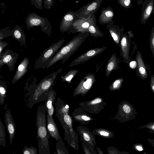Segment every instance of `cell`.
Here are the masks:
<instances>
[{
	"label": "cell",
	"mask_w": 154,
	"mask_h": 154,
	"mask_svg": "<svg viewBox=\"0 0 154 154\" xmlns=\"http://www.w3.org/2000/svg\"><path fill=\"white\" fill-rule=\"evenodd\" d=\"M62 71V69H59L43 78L38 84H36V79L33 76L28 79L24 89L27 91L26 94L29 109L40 102L47 101L48 90L54 86L55 79Z\"/></svg>",
	"instance_id": "6da1fadb"
},
{
	"label": "cell",
	"mask_w": 154,
	"mask_h": 154,
	"mask_svg": "<svg viewBox=\"0 0 154 154\" xmlns=\"http://www.w3.org/2000/svg\"><path fill=\"white\" fill-rule=\"evenodd\" d=\"M46 102L38 107L35 119L39 154H50L49 135L46 123Z\"/></svg>",
	"instance_id": "7a4b0ae2"
},
{
	"label": "cell",
	"mask_w": 154,
	"mask_h": 154,
	"mask_svg": "<svg viewBox=\"0 0 154 154\" xmlns=\"http://www.w3.org/2000/svg\"><path fill=\"white\" fill-rule=\"evenodd\" d=\"M89 34L88 32H81L74 36L56 53L46 68H48L60 60H61L62 64H64L84 43Z\"/></svg>",
	"instance_id": "3957f363"
},
{
	"label": "cell",
	"mask_w": 154,
	"mask_h": 154,
	"mask_svg": "<svg viewBox=\"0 0 154 154\" xmlns=\"http://www.w3.org/2000/svg\"><path fill=\"white\" fill-rule=\"evenodd\" d=\"M64 42V39H60L46 49L35 60L34 68L36 69L46 68L51 58L59 50Z\"/></svg>",
	"instance_id": "277c9868"
},
{
	"label": "cell",
	"mask_w": 154,
	"mask_h": 154,
	"mask_svg": "<svg viewBox=\"0 0 154 154\" xmlns=\"http://www.w3.org/2000/svg\"><path fill=\"white\" fill-rule=\"evenodd\" d=\"M26 23L28 30L35 26H40L43 32L50 36L52 32V26L48 19L41 16L35 13L28 14L26 19Z\"/></svg>",
	"instance_id": "5b68a950"
},
{
	"label": "cell",
	"mask_w": 154,
	"mask_h": 154,
	"mask_svg": "<svg viewBox=\"0 0 154 154\" xmlns=\"http://www.w3.org/2000/svg\"><path fill=\"white\" fill-rule=\"evenodd\" d=\"M103 0H94L75 11L76 18H90L98 10Z\"/></svg>",
	"instance_id": "8992f818"
},
{
	"label": "cell",
	"mask_w": 154,
	"mask_h": 154,
	"mask_svg": "<svg viewBox=\"0 0 154 154\" xmlns=\"http://www.w3.org/2000/svg\"><path fill=\"white\" fill-rule=\"evenodd\" d=\"M107 48L106 47H103L88 50L75 59L69 67H72L86 62L103 52Z\"/></svg>",
	"instance_id": "52a82bcc"
},
{
	"label": "cell",
	"mask_w": 154,
	"mask_h": 154,
	"mask_svg": "<svg viewBox=\"0 0 154 154\" xmlns=\"http://www.w3.org/2000/svg\"><path fill=\"white\" fill-rule=\"evenodd\" d=\"M19 57V54L11 49H8L0 54V69L5 64L7 65L9 70L13 71L15 64Z\"/></svg>",
	"instance_id": "ba28073f"
},
{
	"label": "cell",
	"mask_w": 154,
	"mask_h": 154,
	"mask_svg": "<svg viewBox=\"0 0 154 154\" xmlns=\"http://www.w3.org/2000/svg\"><path fill=\"white\" fill-rule=\"evenodd\" d=\"M130 37L127 34H124L120 42V55L123 62L128 64L131 61V58L129 53L131 46Z\"/></svg>",
	"instance_id": "9c48e42d"
},
{
	"label": "cell",
	"mask_w": 154,
	"mask_h": 154,
	"mask_svg": "<svg viewBox=\"0 0 154 154\" xmlns=\"http://www.w3.org/2000/svg\"><path fill=\"white\" fill-rule=\"evenodd\" d=\"M4 122L7 131L9 134L10 144L11 145L15 136L16 126L12 115L8 109L5 112Z\"/></svg>",
	"instance_id": "30bf717a"
},
{
	"label": "cell",
	"mask_w": 154,
	"mask_h": 154,
	"mask_svg": "<svg viewBox=\"0 0 154 154\" xmlns=\"http://www.w3.org/2000/svg\"><path fill=\"white\" fill-rule=\"evenodd\" d=\"M91 23L90 18H76L73 22L69 31H70L72 30L71 32L73 33L88 32V29Z\"/></svg>",
	"instance_id": "8fae6325"
},
{
	"label": "cell",
	"mask_w": 154,
	"mask_h": 154,
	"mask_svg": "<svg viewBox=\"0 0 154 154\" xmlns=\"http://www.w3.org/2000/svg\"><path fill=\"white\" fill-rule=\"evenodd\" d=\"M106 27L115 42L119 47L124 34V28L116 25L112 20L107 24Z\"/></svg>",
	"instance_id": "7c38bea8"
},
{
	"label": "cell",
	"mask_w": 154,
	"mask_h": 154,
	"mask_svg": "<svg viewBox=\"0 0 154 154\" xmlns=\"http://www.w3.org/2000/svg\"><path fill=\"white\" fill-rule=\"evenodd\" d=\"M30 67L29 59L26 57L21 61L11 81L14 84L20 79L27 72Z\"/></svg>",
	"instance_id": "4fadbf2b"
},
{
	"label": "cell",
	"mask_w": 154,
	"mask_h": 154,
	"mask_svg": "<svg viewBox=\"0 0 154 154\" xmlns=\"http://www.w3.org/2000/svg\"><path fill=\"white\" fill-rule=\"evenodd\" d=\"M76 18L75 11L70 10L67 12L63 17L60 26V30L63 33L69 31Z\"/></svg>",
	"instance_id": "5bb4252c"
},
{
	"label": "cell",
	"mask_w": 154,
	"mask_h": 154,
	"mask_svg": "<svg viewBox=\"0 0 154 154\" xmlns=\"http://www.w3.org/2000/svg\"><path fill=\"white\" fill-rule=\"evenodd\" d=\"M46 116L47 123V129L49 135L55 139L57 142L61 138L56 124L53 118L51 117L47 112Z\"/></svg>",
	"instance_id": "9a60e30c"
},
{
	"label": "cell",
	"mask_w": 154,
	"mask_h": 154,
	"mask_svg": "<svg viewBox=\"0 0 154 154\" xmlns=\"http://www.w3.org/2000/svg\"><path fill=\"white\" fill-rule=\"evenodd\" d=\"M114 15V12L111 7L103 8L99 18V23L101 24H107L112 20Z\"/></svg>",
	"instance_id": "2e32d148"
},
{
	"label": "cell",
	"mask_w": 154,
	"mask_h": 154,
	"mask_svg": "<svg viewBox=\"0 0 154 154\" xmlns=\"http://www.w3.org/2000/svg\"><path fill=\"white\" fill-rule=\"evenodd\" d=\"M136 60L138 74L142 79L144 80L147 77L148 74L141 53L139 51L137 52Z\"/></svg>",
	"instance_id": "e0dca14e"
},
{
	"label": "cell",
	"mask_w": 154,
	"mask_h": 154,
	"mask_svg": "<svg viewBox=\"0 0 154 154\" xmlns=\"http://www.w3.org/2000/svg\"><path fill=\"white\" fill-rule=\"evenodd\" d=\"M95 82L94 74L92 73H88L83 78L78 86V88L81 90H88Z\"/></svg>",
	"instance_id": "ac0fdd59"
},
{
	"label": "cell",
	"mask_w": 154,
	"mask_h": 154,
	"mask_svg": "<svg viewBox=\"0 0 154 154\" xmlns=\"http://www.w3.org/2000/svg\"><path fill=\"white\" fill-rule=\"evenodd\" d=\"M57 94L56 92L52 88H50L47 93V98L46 102V107L47 108V113L51 118L54 112L53 104L54 102Z\"/></svg>",
	"instance_id": "d6986e66"
},
{
	"label": "cell",
	"mask_w": 154,
	"mask_h": 154,
	"mask_svg": "<svg viewBox=\"0 0 154 154\" xmlns=\"http://www.w3.org/2000/svg\"><path fill=\"white\" fill-rule=\"evenodd\" d=\"M119 60L114 53L109 60L105 68V74L108 78L111 72L119 68Z\"/></svg>",
	"instance_id": "ffe728a7"
},
{
	"label": "cell",
	"mask_w": 154,
	"mask_h": 154,
	"mask_svg": "<svg viewBox=\"0 0 154 154\" xmlns=\"http://www.w3.org/2000/svg\"><path fill=\"white\" fill-rule=\"evenodd\" d=\"M12 32V36L17 40L20 44V46L25 45L26 42L25 34L22 28L17 25L11 29Z\"/></svg>",
	"instance_id": "44dd1931"
},
{
	"label": "cell",
	"mask_w": 154,
	"mask_h": 154,
	"mask_svg": "<svg viewBox=\"0 0 154 154\" xmlns=\"http://www.w3.org/2000/svg\"><path fill=\"white\" fill-rule=\"evenodd\" d=\"M90 19L91 23L88 29V32L90 35L94 38L103 37L104 34L99 29L97 25L95 14L90 18Z\"/></svg>",
	"instance_id": "7402d4cb"
},
{
	"label": "cell",
	"mask_w": 154,
	"mask_h": 154,
	"mask_svg": "<svg viewBox=\"0 0 154 154\" xmlns=\"http://www.w3.org/2000/svg\"><path fill=\"white\" fill-rule=\"evenodd\" d=\"M154 2L152 0L148 3L143 12L141 18V22L144 23L146 22L151 13L153 9Z\"/></svg>",
	"instance_id": "603a6c76"
},
{
	"label": "cell",
	"mask_w": 154,
	"mask_h": 154,
	"mask_svg": "<svg viewBox=\"0 0 154 154\" xmlns=\"http://www.w3.org/2000/svg\"><path fill=\"white\" fill-rule=\"evenodd\" d=\"M7 91V86L5 82L0 81V104L2 106L4 103Z\"/></svg>",
	"instance_id": "cb8c5ba5"
},
{
	"label": "cell",
	"mask_w": 154,
	"mask_h": 154,
	"mask_svg": "<svg viewBox=\"0 0 154 154\" xmlns=\"http://www.w3.org/2000/svg\"><path fill=\"white\" fill-rule=\"evenodd\" d=\"M79 70L78 69H71L66 74L61 77V82H68L71 83L72 79L77 74Z\"/></svg>",
	"instance_id": "d4e9b609"
},
{
	"label": "cell",
	"mask_w": 154,
	"mask_h": 154,
	"mask_svg": "<svg viewBox=\"0 0 154 154\" xmlns=\"http://www.w3.org/2000/svg\"><path fill=\"white\" fill-rule=\"evenodd\" d=\"M0 145L6 146L5 132L4 125L0 119Z\"/></svg>",
	"instance_id": "484cf974"
},
{
	"label": "cell",
	"mask_w": 154,
	"mask_h": 154,
	"mask_svg": "<svg viewBox=\"0 0 154 154\" xmlns=\"http://www.w3.org/2000/svg\"><path fill=\"white\" fill-rule=\"evenodd\" d=\"M149 48L154 59V27L151 31L149 38Z\"/></svg>",
	"instance_id": "4316f807"
},
{
	"label": "cell",
	"mask_w": 154,
	"mask_h": 154,
	"mask_svg": "<svg viewBox=\"0 0 154 154\" xmlns=\"http://www.w3.org/2000/svg\"><path fill=\"white\" fill-rule=\"evenodd\" d=\"M37 149L33 146L28 147L26 145L24 146L23 150V154H37Z\"/></svg>",
	"instance_id": "83f0119b"
},
{
	"label": "cell",
	"mask_w": 154,
	"mask_h": 154,
	"mask_svg": "<svg viewBox=\"0 0 154 154\" xmlns=\"http://www.w3.org/2000/svg\"><path fill=\"white\" fill-rule=\"evenodd\" d=\"M124 81V79L122 77L118 78L116 79L112 83L111 87L113 89H116L119 88L122 85Z\"/></svg>",
	"instance_id": "f1b7e54d"
},
{
	"label": "cell",
	"mask_w": 154,
	"mask_h": 154,
	"mask_svg": "<svg viewBox=\"0 0 154 154\" xmlns=\"http://www.w3.org/2000/svg\"><path fill=\"white\" fill-rule=\"evenodd\" d=\"M12 32L11 30L6 29H3L0 31V40H2L5 38L12 36Z\"/></svg>",
	"instance_id": "f546056e"
},
{
	"label": "cell",
	"mask_w": 154,
	"mask_h": 154,
	"mask_svg": "<svg viewBox=\"0 0 154 154\" xmlns=\"http://www.w3.org/2000/svg\"><path fill=\"white\" fill-rule=\"evenodd\" d=\"M140 129L146 128L149 130L148 133L154 134V122H151L139 127Z\"/></svg>",
	"instance_id": "4dcf8cb0"
},
{
	"label": "cell",
	"mask_w": 154,
	"mask_h": 154,
	"mask_svg": "<svg viewBox=\"0 0 154 154\" xmlns=\"http://www.w3.org/2000/svg\"><path fill=\"white\" fill-rule=\"evenodd\" d=\"M118 3L125 8H130L131 5V0H117Z\"/></svg>",
	"instance_id": "1f68e13d"
},
{
	"label": "cell",
	"mask_w": 154,
	"mask_h": 154,
	"mask_svg": "<svg viewBox=\"0 0 154 154\" xmlns=\"http://www.w3.org/2000/svg\"><path fill=\"white\" fill-rule=\"evenodd\" d=\"M44 9L51 10L54 4V0H42Z\"/></svg>",
	"instance_id": "d6a6232c"
},
{
	"label": "cell",
	"mask_w": 154,
	"mask_h": 154,
	"mask_svg": "<svg viewBox=\"0 0 154 154\" xmlns=\"http://www.w3.org/2000/svg\"><path fill=\"white\" fill-rule=\"evenodd\" d=\"M32 5H34L36 8L40 10H42L43 6L42 0H30Z\"/></svg>",
	"instance_id": "836d02e7"
},
{
	"label": "cell",
	"mask_w": 154,
	"mask_h": 154,
	"mask_svg": "<svg viewBox=\"0 0 154 154\" xmlns=\"http://www.w3.org/2000/svg\"><path fill=\"white\" fill-rule=\"evenodd\" d=\"M133 148L134 150L141 151L144 149L143 145L140 143L134 144L133 146Z\"/></svg>",
	"instance_id": "e575fe53"
},
{
	"label": "cell",
	"mask_w": 154,
	"mask_h": 154,
	"mask_svg": "<svg viewBox=\"0 0 154 154\" xmlns=\"http://www.w3.org/2000/svg\"><path fill=\"white\" fill-rule=\"evenodd\" d=\"M8 44L6 42H4L2 40H0V54H1L4 48L6 47Z\"/></svg>",
	"instance_id": "d590c367"
},
{
	"label": "cell",
	"mask_w": 154,
	"mask_h": 154,
	"mask_svg": "<svg viewBox=\"0 0 154 154\" xmlns=\"http://www.w3.org/2000/svg\"><path fill=\"white\" fill-rule=\"evenodd\" d=\"M150 87L152 92L154 93V74L151 75V76Z\"/></svg>",
	"instance_id": "8d00e7d4"
},
{
	"label": "cell",
	"mask_w": 154,
	"mask_h": 154,
	"mask_svg": "<svg viewBox=\"0 0 154 154\" xmlns=\"http://www.w3.org/2000/svg\"><path fill=\"white\" fill-rule=\"evenodd\" d=\"M101 99L100 98H97L92 101L91 102V104H94L100 103L101 102Z\"/></svg>",
	"instance_id": "74e56055"
},
{
	"label": "cell",
	"mask_w": 154,
	"mask_h": 154,
	"mask_svg": "<svg viewBox=\"0 0 154 154\" xmlns=\"http://www.w3.org/2000/svg\"><path fill=\"white\" fill-rule=\"evenodd\" d=\"M130 67L132 69H134L137 66V63L136 61H132L129 63Z\"/></svg>",
	"instance_id": "f35d334b"
},
{
	"label": "cell",
	"mask_w": 154,
	"mask_h": 154,
	"mask_svg": "<svg viewBox=\"0 0 154 154\" xmlns=\"http://www.w3.org/2000/svg\"><path fill=\"white\" fill-rule=\"evenodd\" d=\"M83 137L84 139L87 141H89L90 139L89 135L86 133H84L83 134Z\"/></svg>",
	"instance_id": "ab89813d"
},
{
	"label": "cell",
	"mask_w": 154,
	"mask_h": 154,
	"mask_svg": "<svg viewBox=\"0 0 154 154\" xmlns=\"http://www.w3.org/2000/svg\"><path fill=\"white\" fill-rule=\"evenodd\" d=\"M147 140L154 147V139L146 138Z\"/></svg>",
	"instance_id": "60d3db41"
},
{
	"label": "cell",
	"mask_w": 154,
	"mask_h": 154,
	"mask_svg": "<svg viewBox=\"0 0 154 154\" xmlns=\"http://www.w3.org/2000/svg\"><path fill=\"white\" fill-rule=\"evenodd\" d=\"M100 133L101 135L104 136H108L109 135L108 132L105 131H101L100 132Z\"/></svg>",
	"instance_id": "b9f144b4"
},
{
	"label": "cell",
	"mask_w": 154,
	"mask_h": 154,
	"mask_svg": "<svg viewBox=\"0 0 154 154\" xmlns=\"http://www.w3.org/2000/svg\"><path fill=\"white\" fill-rule=\"evenodd\" d=\"M82 118L84 120L86 121H88L90 120V118L86 116H82Z\"/></svg>",
	"instance_id": "7bdbcfd3"
},
{
	"label": "cell",
	"mask_w": 154,
	"mask_h": 154,
	"mask_svg": "<svg viewBox=\"0 0 154 154\" xmlns=\"http://www.w3.org/2000/svg\"><path fill=\"white\" fill-rule=\"evenodd\" d=\"M59 0L60 1V2H62V1H64V0Z\"/></svg>",
	"instance_id": "ee69618b"
}]
</instances>
